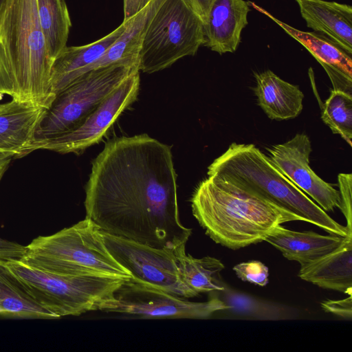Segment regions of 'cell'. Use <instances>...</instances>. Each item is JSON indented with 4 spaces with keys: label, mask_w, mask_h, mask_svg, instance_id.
Listing matches in <instances>:
<instances>
[{
    "label": "cell",
    "mask_w": 352,
    "mask_h": 352,
    "mask_svg": "<svg viewBox=\"0 0 352 352\" xmlns=\"http://www.w3.org/2000/svg\"><path fill=\"white\" fill-rule=\"evenodd\" d=\"M86 218L114 236L159 250L186 245L170 146L146 134L116 138L92 163Z\"/></svg>",
    "instance_id": "6da1fadb"
},
{
    "label": "cell",
    "mask_w": 352,
    "mask_h": 352,
    "mask_svg": "<svg viewBox=\"0 0 352 352\" xmlns=\"http://www.w3.org/2000/svg\"><path fill=\"white\" fill-rule=\"evenodd\" d=\"M54 60L48 52L36 0H5L0 9V82L6 94L48 109Z\"/></svg>",
    "instance_id": "7a4b0ae2"
},
{
    "label": "cell",
    "mask_w": 352,
    "mask_h": 352,
    "mask_svg": "<svg viewBox=\"0 0 352 352\" xmlns=\"http://www.w3.org/2000/svg\"><path fill=\"white\" fill-rule=\"evenodd\" d=\"M191 207L206 234L215 243L232 250L263 241L278 225L304 221L267 199L212 177L197 186Z\"/></svg>",
    "instance_id": "3957f363"
},
{
    "label": "cell",
    "mask_w": 352,
    "mask_h": 352,
    "mask_svg": "<svg viewBox=\"0 0 352 352\" xmlns=\"http://www.w3.org/2000/svg\"><path fill=\"white\" fill-rule=\"evenodd\" d=\"M208 177L267 199L329 234L352 235L295 186L252 144H231L208 168Z\"/></svg>",
    "instance_id": "277c9868"
},
{
    "label": "cell",
    "mask_w": 352,
    "mask_h": 352,
    "mask_svg": "<svg viewBox=\"0 0 352 352\" xmlns=\"http://www.w3.org/2000/svg\"><path fill=\"white\" fill-rule=\"evenodd\" d=\"M21 261L30 267L69 276L131 278L107 250L102 233L86 218L25 246Z\"/></svg>",
    "instance_id": "5b68a950"
},
{
    "label": "cell",
    "mask_w": 352,
    "mask_h": 352,
    "mask_svg": "<svg viewBox=\"0 0 352 352\" xmlns=\"http://www.w3.org/2000/svg\"><path fill=\"white\" fill-rule=\"evenodd\" d=\"M36 302L56 318L98 310L126 278L69 276L38 270L21 261H6Z\"/></svg>",
    "instance_id": "8992f818"
},
{
    "label": "cell",
    "mask_w": 352,
    "mask_h": 352,
    "mask_svg": "<svg viewBox=\"0 0 352 352\" xmlns=\"http://www.w3.org/2000/svg\"><path fill=\"white\" fill-rule=\"evenodd\" d=\"M205 43L204 23L184 0H164L145 31L139 70L152 74L194 56Z\"/></svg>",
    "instance_id": "52a82bcc"
},
{
    "label": "cell",
    "mask_w": 352,
    "mask_h": 352,
    "mask_svg": "<svg viewBox=\"0 0 352 352\" xmlns=\"http://www.w3.org/2000/svg\"><path fill=\"white\" fill-rule=\"evenodd\" d=\"M138 65L112 64L88 71L56 95L34 140L60 136L78 127Z\"/></svg>",
    "instance_id": "ba28073f"
},
{
    "label": "cell",
    "mask_w": 352,
    "mask_h": 352,
    "mask_svg": "<svg viewBox=\"0 0 352 352\" xmlns=\"http://www.w3.org/2000/svg\"><path fill=\"white\" fill-rule=\"evenodd\" d=\"M228 308L223 300L217 297L206 302H191L131 277L124 280L98 310L147 318L204 319Z\"/></svg>",
    "instance_id": "9c48e42d"
},
{
    "label": "cell",
    "mask_w": 352,
    "mask_h": 352,
    "mask_svg": "<svg viewBox=\"0 0 352 352\" xmlns=\"http://www.w3.org/2000/svg\"><path fill=\"white\" fill-rule=\"evenodd\" d=\"M140 82V70H136L109 94L78 127L58 137L33 140L16 158L36 150L79 153L98 143L121 113L136 100Z\"/></svg>",
    "instance_id": "30bf717a"
},
{
    "label": "cell",
    "mask_w": 352,
    "mask_h": 352,
    "mask_svg": "<svg viewBox=\"0 0 352 352\" xmlns=\"http://www.w3.org/2000/svg\"><path fill=\"white\" fill-rule=\"evenodd\" d=\"M102 233L107 250L132 278L177 297L197 296L181 280L175 250L155 249Z\"/></svg>",
    "instance_id": "8fae6325"
},
{
    "label": "cell",
    "mask_w": 352,
    "mask_h": 352,
    "mask_svg": "<svg viewBox=\"0 0 352 352\" xmlns=\"http://www.w3.org/2000/svg\"><path fill=\"white\" fill-rule=\"evenodd\" d=\"M267 150L273 165L322 210L330 212L340 208L339 190L318 176L309 166L312 149L307 135L297 133L286 142Z\"/></svg>",
    "instance_id": "7c38bea8"
},
{
    "label": "cell",
    "mask_w": 352,
    "mask_h": 352,
    "mask_svg": "<svg viewBox=\"0 0 352 352\" xmlns=\"http://www.w3.org/2000/svg\"><path fill=\"white\" fill-rule=\"evenodd\" d=\"M256 10L267 15L296 41L303 45L322 66L329 76L333 90L351 94L352 58L338 44L325 35L318 32H304L277 19L266 10L252 2Z\"/></svg>",
    "instance_id": "4fadbf2b"
},
{
    "label": "cell",
    "mask_w": 352,
    "mask_h": 352,
    "mask_svg": "<svg viewBox=\"0 0 352 352\" xmlns=\"http://www.w3.org/2000/svg\"><path fill=\"white\" fill-rule=\"evenodd\" d=\"M249 1L210 0L204 23V46L219 54L234 52L248 24Z\"/></svg>",
    "instance_id": "5bb4252c"
},
{
    "label": "cell",
    "mask_w": 352,
    "mask_h": 352,
    "mask_svg": "<svg viewBox=\"0 0 352 352\" xmlns=\"http://www.w3.org/2000/svg\"><path fill=\"white\" fill-rule=\"evenodd\" d=\"M47 110L14 98L0 104V153H11L16 158L34 140Z\"/></svg>",
    "instance_id": "9a60e30c"
},
{
    "label": "cell",
    "mask_w": 352,
    "mask_h": 352,
    "mask_svg": "<svg viewBox=\"0 0 352 352\" xmlns=\"http://www.w3.org/2000/svg\"><path fill=\"white\" fill-rule=\"evenodd\" d=\"M307 26L352 55V7L326 0H295Z\"/></svg>",
    "instance_id": "2e32d148"
},
{
    "label": "cell",
    "mask_w": 352,
    "mask_h": 352,
    "mask_svg": "<svg viewBox=\"0 0 352 352\" xmlns=\"http://www.w3.org/2000/svg\"><path fill=\"white\" fill-rule=\"evenodd\" d=\"M298 276L320 287L352 296V235L332 252L300 265Z\"/></svg>",
    "instance_id": "e0dca14e"
},
{
    "label": "cell",
    "mask_w": 352,
    "mask_h": 352,
    "mask_svg": "<svg viewBox=\"0 0 352 352\" xmlns=\"http://www.w3.org/2000/svg\"><path fill=\"white\" fill-rule=\"evenodd\" d=\"M128 21H123L113 32L91 43L82 46H66L56 57L52 65L51 85L53 94L55 96L58 94L98 60L123 32Z\"/></svg>",
    "instance_id": "ac0fdd59"
},
{
    "label": "cell",
    "mask_w": 352,
    "mask_h": 352,
    "mask_svg": "<svg viewBox=\"0 0 352 352\" xmlns=\"http://www.w3.org/2000/svg\"><path fill=\"white\" fill-rule=\"evenodd\" d=\"M344 239L338 235L291 230L278 225L266 234L263 241L280 251L288 260L302 265L336 250Z\"/></svg>",
    "instance_id": "d6986e66"
},
{
    "label": "cell",
    "mask_w": 352,
    "mask_h": 352,
    "mask_svg": "<svg viewBox=\"0 0 352 352\" xmlns=\"http://www.w3.org/2000/svg\"><path fill=\"white\" fill-rule=\"evenodd\" d=\"M254 77L258 104L269 118L289 120L300 113L304 94L298 85L281 79L270 69L256 73Z\"/></svg>",
    "instance_id": "ffe728a7"
},
{
    "label": "cell",
    "mask_w": 352,
    "mask_h": 352,
    "mask_svg": "<svg viewBox=\"0 0 352 352\" xmlns=\"http://www.w3.org/2000/svg\"><path fill=\"white\" fill-rule=\"evenodd\" d=\"M0 317L21 319H55L38 305L6 264L0 259Z\"/></svg>",
    "instance_id": "44dd1931"
},
{
    "label": "cell",
    "mask_w": 352,
    "mask_h": 352,
    "mask_svg": "<svg viewBox=\"0 0 352 352\" xmlns=\"http://www.w3.org/2000/svg\"><path fill=\"white\" fill-rule=\"evenodd\" d=\"M175 256L181 280L197 296L224 290L220 276L224 265L220 260L212 256L197 258L186 254V245L176 249Z\"/></svg>",
    "instance_id": "7402d4cb"
},
{
    "label": "cell",
    "mask_w": 352,
    "mask_h": 352,
    "mask_svg": "<svg viewBox=\"0 0 352 352\" xmlns=\"http://www.w3.org/2000/svg\"><path fill=\"white\" fill-rule=\"evenodd\" d=\"M37 12L50 56L54 60L67 46L72 26L65 0H36Z\"/></svg>",
    "instance_id": "603a6c76"
},
{
    "label": "cell",
    "mask_w": 352,
    "mask_h": 352,
    "mask_svg": "<svg viewBox=\"0 0 352 352\" xmlns=\"http://www.w3.org/2000/svg\"><path fill=\"white\" fill-rule=\"evenodd\" d=\"M321 118L333 133L352 146L351 94L333 89L324 103Z\"/></svg>",
    "instance_id": "cb8c5ba5"
},
{
    "label": "cell",
    "mask_w": 352,
    "mask_h": 352,
    "mask_svg": "<svg viewBox=\"0 0 352 352\" xmlns=\"http://www.w3.org/2000/svg\"><path fill=\"white\" fill-rule=\"evenodd\" d=\"M224 301L228 309L243 316L259 318L279 319L286 317V311L273 303L256 299L242 293L224 289Z\"/></svg>",
    "instance_id": "d4e9b609"
},
{
    "label": "cell",
    "mask_w": 352,
    "mask_h": 352,
    "mask_svg": "<svg viewBox=\"0 0 352 352\" xmlns=\"http://www.w3.org/2000/svg\"><path fill=\"white\" fill-rule=\"evenodd\" d=\"M233 270L243 281H247L261 287L265 286L269 282L268 268L259 261H250L239 263L233 267Z\"/></svg>",
    "instance_id": "484cf974"
},
{
    "label": "cell",
    "mask_w": 352,
    "mask_h": 352,
    "mask_svg": "<svg viewBox=\"0 0 352 352\" xmlns=\"http://www.w3.org/2000/svg\"><path fill=\"white\" fill-rule=\"evenodd\" d=\"M339 192L340 196V207L345 219L346 226L352 231V211H351V173H340L338 175Z\"/></svg>",
    "instance_id": "4316f807"
},
{
    "label": "cell",
    "mask_w": 352,
    "mask_h": 352,
    "mask_svg": "<svg viewBox=\"0 0 352 352\" xmlns=\"http://www.w3.org/2000/svg\"><path fill=\"white\" fill-rule=\"evenodd\" d=\"M321 307L325 311L343 319L351 320L352 318V296H349L342 300L323 301Z\"/></svg>",
    "instance_id": "83f0119b"
},
{
    "label": "cell",
    "mask_w": 352,
    "mask_h": 352,
    "mask_svg": "<svg viewBox=\"0 0 352 352\" xmlns=\"http://www.w3.org/2000/svg\"><path fill=\"white\" fill-rule=\"evenodd\" d=\"M25 246L0 237V259L21 261L25 254Z\"/></svg>",
    "instance_id": "f1b7e54d"
},
{
    "label": "cell",
    "mask_w": 352,
    "mask_h": 352,
    "mask_svg": "<svg viewBox=\"0 0 352 352\" xmlns=\"http://www.w3.org/2000/svg\"><path fill=\"white\" fill-rule=\"evenodd\" d=\"M152 0H124V21H128L146 8Z\"/></svg>",
    "instance_id": "f546056e"
},
{
    "label": "cell",
    "mask_w": 352,
    "mask_h": 352,
    "mask_svg": "<svg viewBox=\"0 0 352 352\" xmlns=\"http://www.w3.org/2000/svg\"><path fill=\"white\" fill-rule=\"evenodd\" d=\"M184 2L195 12L204 23L210 0H184Z\"/></svg>",
    "instance_id": "4dcf8cb0"
},
{
    "label": "cell",
    "mask_w": 352,
    "mask_h": 352,
    "mask_svg": "<svg viewBox=\"0 0 352 352\" xmlns=\"http://www.w3.org/2000/svg\"><path fill=\"white\" fill-rule=\"evenodd\" d=\"M14 155L11 153H0V181L7 170Z\"/></svg>",
    "instance_id": "1f68e13d"
},
{
    "label": "cell",
    "mask_w": 352,
    "mask_h": 352,
    "mask_svg": "<svg viewBox=\"0 0 352 352\" xmlns=\"http://www.w3.org/2000/svg\"><path fill=\"white\" fill-rule=\"evenodd\" d=\"M0 92L6 94V91H5V89L3 88V87L2 86L1 83L0 82Z\"/></svg>",
    "instance_id": "d6a6232c"
},
{
    "label": "cell",
    "mask_w": 352,
    "mask_h": 352,
    "mask_svg": "<svg viewBox=\"0 0 352 352\" xmlns=\"http://www.w3.org/2000/svg\"><path fill=\"white\" fill-rule=\"evenodd\" d=\"M5 0H0V9L1 8V6L3 4V3L4 2Z\"/></svg>",
    "instance_id": "836d02e7"
},
{
    "label": "cell",
    "mask_w": 352,
    "mask_h": 352,
    "mask_svg": "<svg viewBox=\"0 0 352 352\" xmlns=\"http://www.w3.org/2000/svg\"><path fill=\"white\" fill-rule=\"evenodd\" d=\"M4 94L0 92V100L3 98V96Z\"/></svg>",
    "instance_id": "e575fe53"
}]
</instances>
